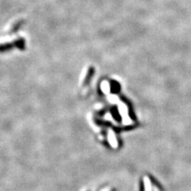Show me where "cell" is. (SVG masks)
Here are the masks:
<instances>
[]
</instances>
